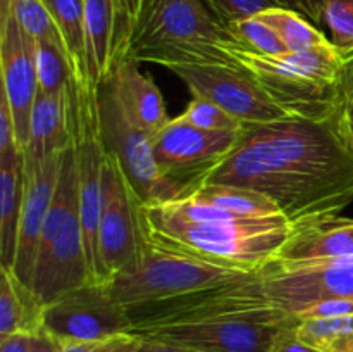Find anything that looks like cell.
<instances>
[{
    "label": "cell",
    "instance_id": "obj_1",
    "mask_svg": "<svg viewBox=\"0 0 353 352\" xmlns=\"http://www.w3.org/2000/svg\"><path fill=\"white\" fill-rule=\"evenodd\" d=\"M203 183L264 193L293 226L338 216L353 200V144L340 109L324 119L288 116L245 124Z\"/></svg>",
    "mask_w": 353,
    "mask_h": 352
},
{
    "label": "cell",
    "instance_id": "obj_2",
    "mask_svg": "<svg viewBox=\"0 0 353 352\" xmlns=\"http://www.w3.org/2000/svg\"><path fill=\"white\" fill-rule=\"evenodd\" d=\"M126 311L138 337L203 352H269L274 338L300 321L265 297L259 275Z\"/></svg>",
    "mask_w": 353,
    "mask_h": 352
},
{
    "label": "cell",
    "instance_id": "obj_3",
    "mask_svg": "<svg viewBox=\"0 0 353 352\" xmlns=\"http://www.w3.org/2000/svg\"><path fill=\"white\" fill-rule=\"evenodd\" d=\"M140 216L148 240L245 271H261L293 231L283 214L234 216L192 192L164 202L140 204Z\"/></svg>",
    "mask_w": 353,
    "mask_h": 352
},
{
    "label": "cell",
    "instance_id": "obj_4",
    "mask_svg": "<svg viewBox=\"0 0 353 352\" xmlns=\"http://www.w3.org/2000/svg\"><path fill=\"white\" fill-rule=\"evenodd\" d=\"M236 41L203 0H145L128 55L137 62L238 66L223 43Z\"/></svg>",
    "mask_w": 353,
    "mask_h": 352
},
{
    "label": "cell",
    "instance_id": "obj_5",
    "mask_svg": "<svg viewBox=\"0 0 353 352\" xmlns=\"http://www.w3.org/2000/svg\"><path fill=\"white\" fill-rule=\"evenodd\" d=\"M223 47L290 116L324 119L340 109L347 55L333 41L279 57L255 54L238 41H228Z\"/></svg>",
    "mask_w": 353,
    "mask_h": 352
},
{
    "label": "cell",
    "instance_id": "obj_6",
    "mask_svg": "<svg viewBox=\"0 0 353 352\" xmlns=\"http://www.w3.org/2000/svg\"><path fill=\"white\" fill-rule=\"evenodd\" d=\"M257 275L259 271L219 264L147 238L137 261L107 283L124 309H131L214 286L245 282Z\"/></svg>",
    "mask_w": 353,
    "mask_h": 352
},
{
    "label": "cell",
    "instance_id": "obj_7",
    "mask_svg": "<svg viewBox=\"0 0 353 352\" xmlns=\"http://www.w3.org/2000/svg\"><path fill=\"white\" fill-rule=\"evenodd\" d=\"M99 116L103 145L119 162L141 204L186 195L185 190L162 176L154 155V138L124 110L110 79L99 86Z\"/></svg>",
    "mask_w": 353,
    "mask_h": 352
},
{
    "label": "cell",
    "instance_id": "obj_8",
    "mask_svg": "<svg viewBox=\"0 0 353 352\" xmlns=\"http://www.w3.org/2000/svg\"><path fill=\"white\" fill-rule=\"evenodd\" d=\"M140 204L119 162L107 152L99 221V262L103 282L133 264L147 242Z\"/></svg>",
    "mask_w": 353,
    "mask_h": 352
},
{
    "label": "cell",
    "instance_id": "obj_9",
    "mask_svg": "<svg viewBox=\"0 0 353 352\" xmlns=\"http://www.w3.org/2000/svg\"><path fill=\"white\" fill-rule=\"evenodd\" d=\"M265 297L299 316L327 299H353V255L323 261H271L259 271Z\"/></svg>",
    "mask_w": 353,
    "mask_h": 352
},
{
    "label": "cell",
    "instance_id": "obj_10",
    "mask_svg": "<svg viewBox=\"0 0 353 352\" xmlns=\"http://www.w3.org/2000/svg\"><path fill=\"white\" fill-rule=\"evenodd\" d=\"M240 131L200 130L181 116L169 119L154 137V155L162 176L190 193L233 150Z\"/></svg>",
    "mask_w": 353,
    "mask_h": 352
},
{
    "label": "cell",
    "instance_id": "obj_11",
    "mask_svg": "<svg viewBox=\"0 0 353 352\" xmlns=\"http://www.w3.org/2000/svg\"><path fill=\"white\" fill-rule=\"evenodd\" d=\"M43 328L62 342H92L133 333L128 311L107 282H92L45 306Z\"/></svg>",
    "mask_w": 353,
    "mask_h": 352
},
{
    "label": "cell",
    "instance_id": "obj_12",
    "mask_svg": "<svg viewBox=\"0 0 353 352\" xmlns=\"http://www.w3.org/2000/svg\"><path fill=\"white\" fill-rule=\"evenodd\" d=\"M193 97L217 104L243 124L271 123L290 114L278 106L240 66H174Z\"/></svg>",
    "mask_w": 353,
    "mask_h": 352
},
{
    "label": "cell",
    "instance_id": "obj_13",
    "mask_svg": "<svg viewBox=\"0 0 353 352\" xmlns=\"http://www.w3.org/2000/svg\"><path fill=\"white\" fill-rule=\"evenodd\" d=\"M0 68L2 92L12 110L17 144L24 150L30 141L31 109L38 93L34 38L7 9H0Z\"/></svg>",
    "mask_w": 353,
    "mask_h": 352
},
{
    "label": "cell",
    "instance_id": "obj_14",
    "mask_svg": "<svg viewBox=\"0 0 353 352\" xmlns=\"http://www.w3.org/2000/svg\"><path fill=\"white\" fill-rule=\"evenodd\" d=\"M62 152L50 155L38 168L28 169V171L24 169L26 185H24L23 213H21L19 237H17V251L12 273L21 283L30 289L31 282H33V269L41 230H43L45 219H47L48 209H50L52 199H54L55 186H57Z\"/></svg>",
    "mask_w": 353,
    "mask_h": 352
},
{
    "label": "cell",
    "instance_id": "obj_15",
    "mask_svg": "<svg viewBox=\"0 0 353 352\" xmlns=\"http://www.w3.org/2000/svg\"><path fill=\"white\" fill-rule=\"evenodd\" d=\"M352 255L353 219L330 216L293 226L292 235L272 261H323Z\"/></svg>",
    "mask_w": 353,
    "mask_h": 352
},
{
    "label": "cell",
    "instance_id": "obj_16",
    "mask_svg": "<svg viewBox=\"0 0 353 352\" xmlns=\"http://www.w3.org/2000/svg\"><path fill=\"white\" fill-rule=\"evenodd\" d=\"M109 79L124 110L152 138L169 123L161 90L150 76L140 71L134 59L130 55L119 59Z\"/></svg>",
    "mask_w": 353,
    "mask_h": 352
},
{
    "label": "cell",
    "instance_id": "obj_17",
    "mask_svg": "<svg viewBox=\"0 0 353 352\" xmlns=\"http://www.w3.org/2000/svg\"><path fill=\"white\" fill-rule=\"evenodd\" d=\"M71 144L68 123L65 90L50 95L38 88L30 117V141L24 148V169H34L50 155L59 154Z\"/></svg>",
    "mask_w": 353,
    "mask_h": 352
},
{
    "label": "cell",
    "instance_id": "obj_18",
    "mask_svg": "<svg viewBox=\"0 0 353 352\" xmlns=\"http://www.w3.org/2000/svg\"><path fill=\"white\" fill-rule=\"evenodd\" d=\"M88 79L100 86L112 76L117 62V7L114 0H83Z\"/></svg>",
    "mask_w": 353,
    "mask_h": 352
},
{
    "label": "cell",
    "instance_id": "obj_19",
    "mask_svg": "<svg viewBox=\"0 0 353 352\" xmlns=\"http://www.w3.org/2000/svg\"><path fill=\"white\" fill-rule=\"evenodd\" d=\"M24 152L0 155V268L12 269L24 202Z\"/></svg>",
    "mask_w": 353,
    "mask_h": 352
},
{
    "label": "cell",
    "instance_id": "obj_20",
    "mask_svg": "<svg viewBox=\"0 0 353 352\" xmlns=\"http://www.w3.org/2000/svg\"><path fill=\"white\" fill-rule=\"evenodd\" d=\"M45 306L12 269L0 268V337L34 333L43 326Z\"/></svg>",
    "mask_w": 353,
    "mask_h": 352
},
{
    "label": "cell",
    "instance_id": "obj_21",
    "mask_svg": "<svg viewBox=\"0 0 353 352\" xmlns=\"http://www.w3.org/2000/svg\"><path fill=\"white\" fill-rule=\"evenodd\" d=\"M61 35L69 68L78 83L90 81L83 0H43Z\"/></svg>",
    "mask_w": 353,
    "mask_h": 352
},
{
    "label": "cell",
    "instance_id": "obj_22",
    "mask_svg": "<svg viewBox=\"0 0 353 352\" xmlns=\"http://www.w3.org/2000/svg\"><path fill=\"white\" fill-rule=\"evenodd\" d=\"M199 199L241 217H265L281 214L279 207L261 192L236 185H209L203 183L192 190Z\"/></svg>",
    "mask_w": 353,
    "mask_h": 352
},
{
    "label": "cell",
    "instance_id": "obj_23",
    "mask_svg": "<svg viewBox=\"0 0 353 352\" xmlns=\"http://www.w3.org/2000/svg\"><path fill=\"white\" fill-rule=\"evenodd\" d=\"M259 17L278 31L290 52H303L331 43L305 16L288 7H274L259 14Z\"/></svg>",
    "mask_w": 353,
    "mask_h": 352
},
{
    "label": "cell",
    "instance_id": "obj_24",
    "mask_svg": "<svg viewBox=\"0 0 353 352\" xmlns=\"http://www.w3.org/2000/svg\"><path fill=\"white\" fill-rule=\"evenodd\" d=\"M296 335L323 352H353V314L300 320Z\"/></svg>",
    "mask_w": 353,
    "mask_h": 352
},
{
    "label": "cell",
    "instance_id": "obj_25",
    "mask_svg": "<svg viewBox=\"0 0 353 352\" xmlns=\"http://www.w3.org/2000/svg\"><path fill=\"white\" fill-rule=\"evenodd\" d=\"M34 62H37L38 88L50 95L64 93L72 78L64 47L52 40H34Z\"/></svg>",
    "mask_w": 353,
    "mask_h": 352
},
{
    "label": "cell",
    "instance_id": "obj_26",
    "mask_svg": "<svg viewBox=\"0 0 353 352\" xmlns=\"http://www.w3.org/2000/svg\"><path fill=\"white\" fill-rule=\"evenodd\" d=\"M228 30H230V33L233 35L238 43L243 45L248 50L255 52V54L268 55V57H279V55H285L290 52L278 31L269 26L259 16L231 23Z\"/></svg>",
    "mask_w": 353,
    "mask_h": 352
},
{
    "label": "cell",
    "instance_id": "obj_27",
    "mask_svg": "<svg viewBox=\"0 0 353 352\" xmlns=\"http://www.w3.org/2000/svg\"><path fill=\"white\" fill-rule=\"evenodd\" d=\"M34 40H52L62 45L61 35L43 0H2V7ZM64 47V45H62Z\"/></svg>",
    "mask_w": 353,
    "mask_h": 352
},
{
    "label": "cell",
    "instance_id": "obj_28",
    "mask_svg": "<svg viewBox=\"0 0 353 352\" xmlns=\"http://www.w3.org/2000/svg\"><path fill=\"white\" fill-rule=\"evenodd\" d=\"M321 17L331 30V41L345 55L353 54V0H321Z\"/></svg>",
    "mask_w": 353,
    "mask_h": 352
},
{
    "label": "cell",
    "instance_id": "obj_29",
    "mask_svg": "<svg viewBox=\"0 0 353 352\" xmlns=\"http://www.w3.org/2000/svg\"><path fill=\"white\" fill-rule=\"evenodd\" d=\"M181 117L186 123L193 124L200 130L209 131H236L245 126L241 121H238L230 113L221 109L217 104L202 99V97H193V100L188 104Z\"/></svg>",
    "mask_w": 353,
    "mask_h": 352
},
{
    "label": "cell",
    "instance_id": "obj_30",
    "mask_svg": "<svg viewBox=\"0 0 353 352\" xmlns=\"http://www.w3.org/2000/svg\"><path fill=\"white\" fill-rule=\"evenodd\" d=\"M203 2L226 28L231 23L259 16L274 7H288L285 0H203Z\"/></svg>",
    "mask_w": 353,
    "mask_h": 352
},
{
    "label": "cell",
    "instance_id": "obj_31",
    "mask_svg": "<svg viewBox=\"0 0 353 352\" xmlns=\"http://www.w3.org/2000/svg\"><path fill=\"white\" fill-rule=\"evenodd\" d=\"M114 2L117 7V23H119V37H117V61H119L128 55V47L145 0H114Z\"/></svg>",
    "mask_w": 353,
    "mask_h": 352
},
{
    "label": "cell",
    "instance_id": "obj_32",
    "mask_svg": "<svg viewBox=\"0 0 353 352\" xmlns=\"http://www.w3.org/2000/svg\"><path fill=\"white\" fill-rule=\"evenodd\" d=\"M138 342L134 333H123L102 340L64 342V352H137Z\"/></svg>",
    "mask_w": 353,
    "mask_h": 352
},
{
    "label": "cell",
    "instance_id": "obj_33",
    "mask_svg": "<svg viewBox=\"0 0 353 352\" xmlns=\"http://www.w3.org/2000/svg\"><path fill=\"white\" fill-rule=\"evenodd\" d=\"M340 116L347 135L353 144V54L347 55V66H345L343 76L340 85Z\"/></svg>",
    "mask_w": 353,
    "mask_h": 352
},
{
    "label": "cell",
    "instance_id": "obj_34",
    "mask_svg": "<svg viewBox=\"0 0 353 352\" xmlns=\"http://www.w3.org/2000/svg\"><path fill=\"white\" fill-rule=\"evenodd\" d=\"M14 150H23V148L17 144L16 124H14L9 100L2 92L0 93V155H6Z\"/></svg>",
    "mask_w": 353,
    "mask_h": 352
},
{
    "label": "cell",
    "instance_id": "obj_35",
    "mask_svg": "<svg viewBox=\"0 0 353 352\" xmlns=\"http://www.w3.org/2000/svg\"><path fill=\"white\" fill-rule=\"evenodd\" d=\"M296 324L285 328V330L274 338L269 352H323L319 351V349L309 345L307 342H303L302 338L296 335Z\"/></svg>",
    "mask_w": 353,
    "mask_h": 352
},
{
    "label": "cell",
    "instance_id": "obj_36",
    "mask_svg": "<svg viewBox=\"0 0 353 352\" xmlns=\"http://www.w3.org/2000/svg\"><path fill=\"white\" fill-rule=\"evenodd\" d=\"M31 352H64V342L45 330L43 326L30 337Z\"/></svg>",
    "mask_w": 353,
    "mask_h": 352
},
{
    "label": "cell",
    "instance_id": "obj_37",
    "mask_svg": "<svg viewBox=\"0 0 353 352\" xmlns=\"http://www.w3.org/2000/svg\"><path fill=\"white\" fill-rule=\"evenodd\" d=\"M138 338H140V342H138L137 352H203V351H199V349L186 347V345H181V344H172V342L155 340V338H145V337H138Z\"/></svg>",
    "mask_w": 353,
    "mask_h": 352
},
{
    "label": "cell",
    "instance_id": "obj_38",
    "mask_svg": "<svg viewBox=\"0 0 353 352\" xmlns=\"http://www.w3.org/2000/svg\"><path fill=\"white\" fill-rule=\"evenodd\" d=\"M290 9L296 10L305 16L310 23H319L321 17V0H285Z\"/></svg>",
    "mask_w": 353,
    "mask_h": 352
},
{
    "label": "cell",
    "instance_id": "obj_39",
    "mask_svg": "<svg viewBox=\"0 0 353 352\" xmlns=\"http://www.w3.org/2000/svg\"><path fill=\"white\" fill-rule=\"evenodd\" d=\"M28 333H12L0 337V352H31Z\"/></svg>",
    "mask_w": 353,
    "mask_h": 352
}]
</instances>
